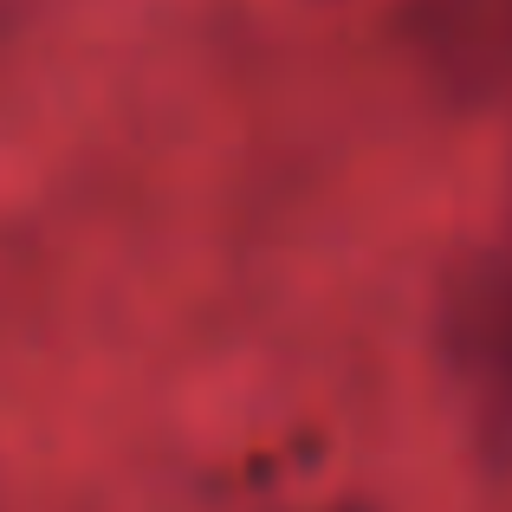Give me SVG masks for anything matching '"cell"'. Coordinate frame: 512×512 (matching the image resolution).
Instances as JSON below:
<instances>
[{
	"label": "cell",
	"mask_w": 512,
	"mask_h": 512,
	"mask_svg": "<svg viewBox=\"0 0 512 512\" xmlns=\"http://www.w3.org/2000/svg\"><path fill=\"white\" fill-rule=\"evenodd\" d=\"M474 370H480V409H487L493 448L512 461V279L493 292L474 331Z\"/></svg>",
	"instance_id": "1"
}]
</instances>
